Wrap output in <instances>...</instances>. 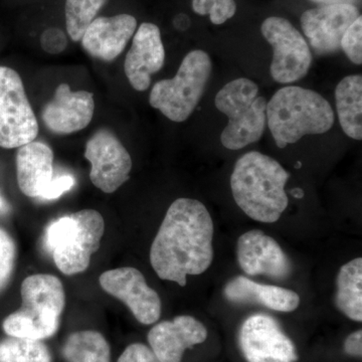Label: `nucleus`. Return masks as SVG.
<instances>
[{"label":"nucleus","mask_w":362,"mask_h":362,"mask_svg":"<svg viewBox=\"0 0 362 362\" xmlns=\"http://www.w3.org/2000/svg\"><path fill=\"white\" fill-rule=\"evenodd\" d=\"M214 221L202 202L178 199L171 204L150 249V263L161 280L185 287L214 261Z\"/></svg>","instance_id":"1"},{"label":"nucleus","mask_w":362,"mask_h":362,"mask_svg":"<svg viewBox=\"0 0 362 362\" xmlns=\"http://www.w3.org/2000/svg\"><path fill=\"white\" fill-rule=\"evenodd\" d=\"M289 177L275 159L247 152L235 162L230 176L233 199L252 220L276 223L289 204L285 190Z\"/></svg>","instance_id":"2"},{"label":"nucleus","mask_w":362,"mask_h":362,"mask_svg":"<svg viewBox=\"0 0 362 362\" xmlns=\"http://www.w3.org/2000/svg\"><path fill=\"white\" fill-rule=\"evenodd\" d=\"M267 122L279 148H285L304 136L328 132L334 124V112L315 90L287 86L267 103Z\"/></svg>","instance_id":"3"},{"label":"nucleus","mask_w":362,"mask_h":362,"mask_svg":"<svg viewBox=\"0 0 362 362\" xmlns=\"http://www.w3.org/2000/svg\"><path fill=\"white\" fill-rule=\"evenodd\" d=\"M23 304L6 317L2 328L8 337L42 340L58 332L66 305L61 280L49 274H37L21 284Z\"/></svg>","instance_id":"4"},{"label":"nucleus","mask_w":362,"mask_h":362,"mask_svg":"<svg viewBox=\"0 0 362 362\" xmlns=\"http://www.w3.org/2000/svg\"><path fill=\"white\" fill-rule=\"evenodd\" d=\"M104 233L102 214L95 209H83L52 221L45 232V247L62 273L76 275L87 270Z\"/></svg>","instance_id":"5"},{"label":"nucleus","mask_w":362,"mask_h":362,"mask_svg":"<svg viewBox=\"0 0 362 362\" xmlns=\"http://www.w3.org/2000/svg\"><path fill=\"white\" fill-rule=\"evenodd\" d=\"M266 98L259 96V86L247 78H235L216 94L214 104L228 117V125L221 134L226 149L240 150L258 142L265 132Z\"/></svg>","instance_id":"6"},{"label":"nucleus","mask_w":362,"mask_h":362,"mask_svg":"<svg viewBox=\"0 0 362 362\" xmlns=\"http://www.w3.org/2000/svg\"><path fill=\"white\" fill-rule=\"evenodd\" d=\"M213 71L209 54L202 49L188 52L175 77L159 81L152 88L149 104L169 120H187L201 101Z\"/></svg>","instance_id":"7"},{"label":"nucleus","mask_w":362,"mask_h":362,"mask_svg":"<svg viewBox=\"0 0 362 362\" xmlns=\"http://www.w3.org/2000/svg\"><path fill=\"white\" fill-rule=\"evenodd\" d=\"M39 122L18 71L0 66V147L18 148L35 141Z\"/></svg>","instance_id":"8"},{"label":"nucleus","mask_w":362,"mask_h":362,"mask_svg":"<svg viewBox=\"0 0 362 362\" xmlns=\"http://www.w3.org/2000/svg\"><path fill=\"white\" fill-rule=\"evenodd\" d=\"M261 32L273 47L270 73L275 82L290 84L308 74L312 64L310 47L289 21L271 16L262 23Z\"/></svg>","instance_id":"9"},{"label":"nucleus","mask_w":362,"mask_h":362,"mask_svg":"<svg viewBox=\"0 0 362 362\" xmlns=\"http://www.w3.org/2000/svg\"><path fill=\"white\" fill-rule=\"evenodd\" d=\"M85 157L90 163V181L105 194H113L129 180L132 159L111 131L98 130L86 144Z\"/></svg>","instance_id":"10"},{"label":"nucleus","mask_w":362,"mask_h":362,"mask_svg":"<svg viewBox=\"0 0 362 362\" xmlns=\"http://www.w3.org/2000/svg\"><path fill=\"white\" fill-rule=\"evenodd\" d=\"M239 344L247 362H296L294 342L280 324L266 314L247 317L240 326Z\"/></svg>","instance_id":"11"},{"label":"nucleus","mask_w":362,"mask_h":362,"mask_svg":"<svg viewBox=\"0 0 362 362\" xmlns=\"http://www.w3.org/2000/svg\"><path fill=\"white\" fill-rule=\"evenodd\" d=\"M104 291L122 301L143 325L157 322L161 315L158 293L150 288L141 272L132 267L114 269L100 276Z\"/></svg>","instance_id":"12"},{"label":"nucleus","mask_w":362,"mask_h":362,"mask_svg":"<svg viewBox=\"0 0 362 362\" xmlns=\"http://www.w3.org/2000/svg\"><path fill=\"white\" fill-rule=\"evenodd\" d=\"M358 16L356 6H320L302 13L301 28L314 52L323 56L339 51L343 35Z\"/></svg>","instance_id":"13"},{"label":"nucleus","mask_w":362,"mask_h":362,"mask_svg":"<svg viewBox=\"0 0 362 362\" xmlns=\"http://www.w3.org/2000/svg\"><path fill=\"white\" fill-rule=\"evenodd\" d=\"M237 258L247 275H265L283 281L292 274L291 262L277 240L259 230L240 235L237 242Z\"/></svg>","instance_id":"14"},{"label":"nucleus","mask_w":362,"mask_h":362,"mask_svg":"<svg viewBox=\"0 0 362 362\" xmlns=\"http://www.w3.org/2000/svg\"><path fill=\"white\" fill-rule=\"evenodd\" d=\"M95 100L87 90H73L63 83L42 110L45 127L54 134L68 135L85 129L92 121Z\"/></svg>","instance_id":"15"},{"label":"nucleus","mask_w":362,"mask_h":362,"mask_svg":"<svg viewBox=\"0 0 362 362\" xmlns=\"http://www.w3.org/2000/svg\"><path fill=\"white\" fill-rule=\"evenodd\" d=\"M165 62V49L158 26L143 23L133 37L132 45L126 56L124 71L136 90H146L151 76L161 70Z\"/></svg>","instance_id":"16"},{"label":"nucleus","mask_w":362,"mask_h":362,"mask_svg":"<svg viewBox=\"0 0 362 362\" xmlns=\"http://www.w3.org/2000/svg\"><path fill=\"white\" fill-rule=\"evenodd\" d=\"M147 338L159 362H181L185 350L206 341L207 329L194 317L180 315L157 323Z\"/></svg>","instance_id":"17"},{"label":"nucleus","mask_w":362,"mask_h":362,"mask_svg":"<svg viewBox=\"0 0 362 362\" xmlns=\"http://www.w3.org/2000/svg\"><path fill=\"white\" fill-rule=\"evenodd\" d=\"M137 30V20L131 14L99 16L83 35V47L93 58L112 62L118 58Z\"/></svg>","instance_id":"18"},{"label":"nucleus","mask_w":362,"mask_h":362,"mask_svg":"<svg viewBox=\"0 0 362 362\" xmlns=\"http://www.w3.org/2000/svg\"><path fill=\"white\" fill-rule=\"evenodd\" d=\"M228 301L235 304L259 305L277 312H293L299 307V294L275 285L259 284L245 276L230 279L223 289Z\"/></svg>","instance_id":"19"},{"label":"nucleus","mask_w":362,"mask_h":362,"mask_svg":"<svg viewBox=\"0 0 362 362\" xmlns=\"http://www.w3.org/2000/svg\"><path fill=\"white\" fill-rule=\"evenodd\" d=\"M54 152L42 142L33 141L16 153L18 187L28 197H40L54 178Z\"/></svg>","instance_id":"20"},{"label":"nucleus","mask_w":362,"mask_h":362,"mask_svg":"<svg viewBox=\"0 0 362 362\" xmlns=\"http://www.w3.org/2000/svg\"><path fill=\"white\" fill-rule=\"evenodd\" d=\"M335 100L340 126L352 139H362V77L343 78L335 89Z\"/></svg>","instance_id":"21"},{"label":"nucleus","mask_w":362,"mask_h":362,"mask_svg":"<svg viewBox=\"0 0 362 362\" xmlns=\"http://www.w3.org/2000/svg\"><path fill=\"white\" fill-rule=\"evenodd\" d=\"M335 304L347 318L362 321V259L344 264L338 272Z\"/></svg>","instance_id":"22"},{"label":"nucleus","mask_w":362,"mask_h":362,"mask_svg":"<svg viewBox=\"0 0 362 362\" xmlns=\"http://www.w3.org/2000/svg\"><path fill=\"white\" fill-rule=\"evenodd\" d=\"M66 362H111L110 344L94 330L77 331L66 338L62 349Z\"/></svg>","instance_id":"23"},{"label":"nucleus","mask_w":362,"mask_h":362,"mask_svg":"<svg viewBox=\"0 0 362 362\" xmlns=\"http://www.w3.org/2000/svg\"><path fill=\"white\" fill-rule=\"evenodd\" d=\"M0 362H52V354L40 340L8 337L0 341Z\"/></svg>","instance_id":"24"},{"label":"nucleus","mask_w":362,"mask_h":362,"mask_svg":"<svg viewBox=\"0 0 362 362\" xmlns=\"http://www.w3.org/2000/svg\"><path fill=\"white\" fill-rule=\"evenodd\" d=\"M108 0H66V32L74 42H80L88 26Z\"/></svg>","instance_id":"25"},{"label":"nucleus","mask_w":362,"mask_h":362,"mask_svg":"<svg viewBox=\"0 0 362 362\" xmlns=\"http://www.w3.org/2000/svg\"><path fill=\"white\" fill-rule=\"evenodd\" d=\"M192 9L199 16H209L214 25H220L237 13L235 0H192Z\"/></svg>","instance_id":"26"},{"label":"nucleus","mask_w":362,"mask_h":362,"mask_svg":"<svg viewBox=\"0 0 362 362\" xmlns=\"http://www.w3.org/2000/svg\"><path fill=\"white\" fill-rule=\"evenodd\" d=\"M16 259V242L4 228H0V292L6 289L11 281Z\"/></svg>","instance_id":"27"},{"label":"nucleus","mask_w":362,"mask_h":362,"mask_svg":"<svg viewBox=\"0 0 362 362\" xmlns=\"http://www.w3.org/2000/svg\"><path fill=\"white\" fill-rule=\"evenodd\" d=\"M340 49L347 58L356 64H362V18L359 16L347 28L340 42Z\"/></svg>","instance_id":"28"},{"label":"nucleus","mask_w":362,"mask_h":362,"mask_svg":"<svg viewBox=\"0 0 362 362\" xmlns=\"http://www.w3.org/2000/svg\"><path fill=\"white\" fill-rule=\"evenodd\" d=\"M40 45L47 54H59L65 51L68 40L61 28H49L40 35Z\"/></svg>","instance_id":"29"},{"label":"nucleus","mask_w":362,"mask_h":362,"mask_svg":"<svg viewBox=\"0 0 362 362\" xmlns=\"http://www.w3.org/2000/svg\"><path fill=\"white\" fill-rule=\"evenodd\" d=\"M117 362H159L151 349L142 343H133L124 350Z\"/></svg>","instance_id":"30"},{"label":"nucleus","mask_w":362,"mask_h":362,"mask_svg":"<svg viewBox=\"0 0 362 362\" xmlns=\"http://www.w3.org/2000/svg\"><path fill=\"white\" fill-rule=\"evenodd\" d=\"M74 185H75V178L73 176L69 175L57 176L52 178L49 187L40 197L45 201H54L71 189Z\"/></svg>","instance_id":"31"},{"label":"nucleus","mask_w":362,"mask_h":362,"mask_svg":"<svg viewBox=\"0 0 362 362\" xmlns=\"http://www.w3.org/2000/svg\"><path fill=\"white\" fill-rule=\"evenodd\" d=\"M344 351L350 356L361 357L362 356V331L356 332L347 337L344 342Z\"/></svg>","instance_id":"32"},{"label":"nucleus","mask_w":362,"mask_h":362,"mask_svg":"<svg viewBox=\"0 0 362 362\" xmlns=\"http://www.w3.org/2000/svg\"><path fill=\"white\" fill-rule=\"evenodd\" d=\"M320 6H338V4H349L358 7L361 4V0H311Z\"/></svg>","instance_id":"33"},{"label":"nucleus","mask_w":362,"mask_h":362,"mask_svg":"<svg viewBox=\"0 0 362 362\" xmlns=\"http://www.w3.org/2000/svg\"><path fill=\"white\" fill-rule=\"evenodd\" d=\"M175 26L177 30H183L189 25V20L185 14H178L175 18Z\"/></svg>","instance_id":"34"},{"label":"nucleus","mask_w":362,"mask_h":362,"mask_svg":"<svg viewBox=\"0 0 362 362\" xmlns=\"http://www.w3.org/2000/svg\"><path fill=\"white\" fill-rule=\"evenodd\" d=\"M290 194H291L293 197H296L298 199L304 197V192L301 189V188H294V189L290 190Z\"/></svg>","instance_id":"35"},{"label":"nucleus","mask_w":362,"mask_h":362,"mask_svg":"<svg viewBox=\"0 0 362 362\" xmlns=\"http://www.w3.org/2000/svg\"><path fill=\"white\" fill-rule=\"evenodd\" d=\"M301 165H302L301 162L298 161V162H297L296 168L298 169V168H301Z\"/></svg>","instance_id":"36"},{"label":"nucleus","mask_w":362,"mask_h":362,"mask_svg":"<svg viewBox=\"0 0 362 362\" xmlns=\"http://www.w3.org/2000/svg\"><path fill=\"white\" fill-rule=\"evenodd\" d=\"M0 207H1V201H0Z\"/></svg>","instance_id":"37"}]
</instances>
